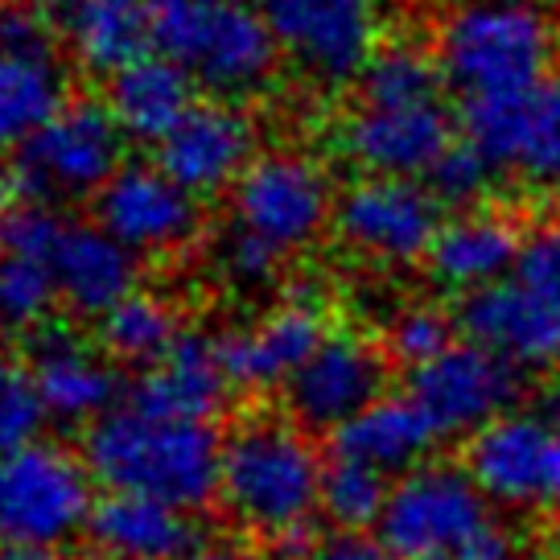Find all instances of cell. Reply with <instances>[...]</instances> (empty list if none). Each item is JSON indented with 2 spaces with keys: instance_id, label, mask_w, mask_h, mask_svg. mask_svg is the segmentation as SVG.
Wrapping results in <instances>:
<instances>
[{
  "instance_id": "9c48e42d",
  "label": "cell",
  "mask_w": 560,
  "mask_h": 560,
  "mask_svg": "<svg viewBox=\"0 0 560 560\" xmlns=\"http://www.w3.org/2000/svg\"><path fill=\"white\" fill-rule=\"evenodd\" d=\"M494 527L487 494L462 462H424L392 482V499L375 536L396 560H454Z\"/></svg>"
},
{
  "instance_id": "ffe728a7",
  "label": "cell",
  "mask_w": 560,
  "mask_h": 560,
  "mask_svg": "<svg viewBox=\"0 0 560 560\" xmlns=\"http://www.w3.org/2000/svg\"><path fill=\"white\" fill-rule=\"evenodd\" d=\"M466 342L503 354L515 368L560 371V310L527 293L520 280H499L454 301Z\"/></svg>"
},
{
  "instance_id": "2e32d148",
  "label": "cell",
  "mask_w": 560,
  "mask_h": 560,
  "mask_svg": "<svg viewBox=\"0 0 560 560\" xmlns=\"http://www.w3.org/2000/svg\"><path fill=\"white\" fill-rule=\"evenodd\" d=\"M457 140V107L420 104V107H363L350 112L334 128L338 153L363 177H429L450 144Z\"/></svg>"
},
{
  "instance_id": "5b68a950",
  "label": "cell",
  "mask_w": 560,
  "mask_h": 560,
  "mask_svg": "<svg viewBox=\"0 0 560 560\" xmlns=\"http://www.w3.org/2000/svg\"><path fill=\"white\" fill-rule=\"evenodd\" d=\"M83 454L58 441H37L0 454V548L58 557L74 540H88L100 508Z\"/></svg>"
},
{
  "instance_id": "d6a6232c",
  "label": "cell",
  "mask_w": 560,
  "mask_h": 560,
  "mask_svg": "<svg viewBox=\"0 0 560 560\" xmlns=\"http://www.w3.org/2000/svg\"><path fill=\"white\" fill-rule=\"evenodd\" d=\"M46 424H50V412H46V400L37 392L30 359L13 354V350H0V454L46 441L42 438Z\"/></svg>"
},
{
  "instance_id": "ab89813d",
  "label": "cell",
  "mask_w": 560,
  "mask_h": 560,
  "mask_svg": "<svg viewBox=\"0 0 560 560\" xmlns=\"http://www.w3.org/2000/svg\"><path fill=\"white\" fill-rule=\"evenodd\" d=\"M0 560H62V557H42V552H21V548H0Z\"/></svg>"
},
{
  "instance_id": "4fadbf2b",
  "label": "cell",
  "mask_w": 560,
  "mask_h": 560,
  "mask_svg": "<svg viewBox=\"0 0 560 560\" xmlns=\"http://www.w3.org/2000/svg\"><path fill=\"white\" fill-rule=\"evenodd\" d=\"M462 466L478 490L508 508L560 515V429L532 412H508L462 441Z\"/></svg>"
},
{
  "instance_id": "f35d334b",
  "label": "cell",
  "mask_w": 560,
  "mask_h": 560,
  "mask_svg": "<svg viewBox=\"0 0 560 560\" xmlns=\"http://www.w3.org/2000/svg\"><path fill=\"white\" fill-rule=\"evenodd\" d=\"M186 560H264V557H260V552H252V548H244V544H231V540H202Z\"/></svg>"
},
{
  "instance_id": "5bb4252c",
  "label": "cell",
  "mask_w": 560,
  "mask_h": 560,
  "mask_svg": "<svg viewBox=\"0 0 560 560\" xmlns=\"http://www.w3.org/2000/svg\"><path fill=\"white\" fill-rule=\"evenodd\" d=\"M520 392H524V380H520L515 363L462 338L429 368L412 371L404 396L433 420L441 438L470 441L478 429L508 417V408L520 400Z\"/></svg>"
},
{
  "instance_id": "e575fe53",
  "label": "cell",
  "mask_w": 560,
  "mask_h": 560,
  "mask_svg": "<svg viewBox=\"0 0 560 560\" xmlns=\"http://www.w3.org/2000/svg\"><path fill=\"white\" fill-rule=\"evenodd\" d=\"M490 174H494V165L487 161V153L474 144V140L457 137L450 144V153L429 170V194L438 198L441 210H457V214H466V210L482 207L490 194Z\"/></svg>"
},
{
  "instance_id": "603a6c76",
  "label": "cell",
  "mask_w": 560,
  "mask_h": 560,
  "mask_svg": "<svg viewBox=\"0 0 560 560\" xmlns=\"http://www.w3.org/2000/svg\"><path fill=\"white\" fill-rule=\"evenodd\" d=\"M104 104L112 120L120 124L124 140L158 149L202 100H198V83L186 70L161 58L158 50H149L107 79Z\"/></svg>"
},
{
  "instance_id": "b9f144b4",
  "label": "cell",
  "mask_w": 560,
  "mask_h": 560,
  "mask_svg": "<svg viewBox=\"0 0 560 560\" xmlns=\"http://www.w3.org/2000/svg\"><path fill=\"white\" fill-rule=\"evenodd\" d=\"M4 4H9V0H0V9H4Z\"/></svg>"
},
{
  "instance_id": "8992f818",
  "label": "cell",
  "mask_w": 560,
  "mask_h": 560,
  "mask_svg": "<svg viewBox=\"0 0 560 560\" xmlns=\"http://www.w3.org/2000/svg\"><path fill=\"white\" fill-rule=\"evenodd\" d=\"M124 144L128 140L104 100L70 95V104L9 158V182L37 207L95 202V194L124 170Z\"/></svg>"
},
{
  "instance_id": "52a82bcc",
  "label": "cell",
  "mask_w": 560,
  "mask_h": 560,
  "mask_svg": "<svg viewBox=\"0 0 560 560\" xmlns=\"http://www.w3.org/2000/svg\"><path fill=\"white\" fill-rule=\"evenodd\" d=\"M277 50L317 91L354 88L384 46V0H256Z\"/></svg>"
},
{
  "instance_id": "8d00e7d4",
  "label": "cell",
  "mask_w": 560,
  "mask_h": 560,
  "mask_svg": "<svg viewBox=\"0 0 560 560\" xmlns=\"http://www.w3.org/2000/svg\"><path fill=\"white\" fill-rule=\"evenodd\" d=\"M301 560H396V557L371 532H322Z\"/></svg>"
},
{
  "instance_id": "277c9868",
  "label": "cell",
  "mask_w": 560,
  "mask_h": 560,
  "mask_svg": "<svg viewBox=\"0 0 560 560\" xmlns=\"http://www.w3.org/2000/svg\"><path fill=\"white\" fill-rule=\"evenodd\" d=\"M149 42L190 74L198 91L244 104L280 67L277 37L252 0H153Z\"/></svg>"
},
{
  "instance_id": "30bf717a",
  "label": "cell",
  "mask_w": 560,
  "mask_h": 560,
  "mask_svg": "<svg viewBox=\"0 0 560 560\" xmlns=\"http://www.w3.org/2000/svg\"><path fill=\"white\" fill-rule=\"evenodd\" d=\"M396 363L380 338L330 330L314 359L284 384V412L310 433H338L368 408L392 396Z\"/></svg>"
},
{
  "instance_id": "3957f363",
  "label": "cell",
  "mask_w": 560,
  "mask_h": 560,
  "mask_svg": "<svg viewBox=\"0 0 560 560\" xmlns=\"http://www.w3.org/2000/svg\"><path fill=\"white\" fill-rule=\"evenodd\" d=\"M433 54L462 100L515 95L560 74V25L536 4H466L433 25Z\"/></svg>"
},
{
  "instance_id": "cb8c5ba5",
  "label": "cell",
  "mask_w": 560,
  "mask_h": 560,
  "mask_svg": "<svg viewBox=\"0 0 560 560\" xmlns=\"http://www.w3.org/2000/svg\"><path fill=\"white\" fill-rule=\"evenodd\" d=\"M441 433L433 420L420 412L408 396H387L363 417H354L330 438V457L342 462H359L368 470H380L384 478H404V474L420 470L424 462H433Z\"/></svg>"
},
{
  "instance_id": "7402d4cb",
  "label": "cell",
  "mask_w": 560,
  "mask_h": 560,
  "mask_svg": "<svg viewBox=\"0 0 560 560\" xmlns=\"http://www.w3.org/2000/svg\"><path fill=\"white\" fill-rule=\"evenodd\" d=\"M198 544L190 511L140 494H104L88 527L95 560H186Z\"/></svg>"
},
{
  "instance_id": "4316f807",
  "label": "cell",
  "mask_w": 560,
  "mask_h": 560,
  "mask_svg": "<svg viewBox=\"0 0 560 560\" xmlns=\"http://www.w3.org/2000/svg\"><path fill=\"white\" fill-rule=\"evenodd\" d=\"M67 104L62 50H0V158L30 144Z\"/></svg>"
},
{
  "instance_id": "6da1fadb",
  "label": "cell",
  "mask_w": 560,
  "mask_h": 560,
  "mask_svg": "<svg viewBox=\"0 0 560 560\" xmlns=\"http://www.w3.org/2000/svg\"><path fill=\"white\" fill-rule=\"evenodd\" d=\"M330 457L289 412H252L223 433L219 508L280 560H301L322 536V482Z\"/></svg>"
},
{
  "instance_id": "1f68e13d",
  "label": "cell",
  "mask_w": 560,
  "mask_h": 560,
  "mask_svg": "<svg viewBox=\"0 0 560 560\" xmlns=\"http://www.w3.org/2000/svg\"><path fill=\"white\" fill-rule=\"evenodd\" d=\"M457 317L454 305H433V301H412L400 305L396 314L387 317L380 342L392 354V363L404 368L408 375L420 368H429L433 359H441L450 347H457Z\"/></svg>"
},
{
  "instance_id": "d4e9b609",
  "label": "cell",
  "mask_w": 560,
  "mask_h": 560,
  "mask_svg": "<svg viewBox=\"0 0 560 560\" xmlns=\"http://www.w3.org/2000/svg\"><path fill=\"white\" fill-rule=\"evenodd\" d=\"M149 13L153 0H62L54 21L70 58L91 74L112 79L116 70L153 50Z\"/></svg>"
},
{
  "instance_id": "7a4b0ae2",
  "label": "cell",
  "mask_w": 560,
  "mask_h": 560,
  "mask_svg": "<svg viewBox=\"0 0 560 560\" xmlns=\"http://www.w3.org/2000/svg\"><path fill=\"white\" fill-rule=\"evenodd\" d=\"M83 462L104 494H140L198 515L219 503L223 433L214 420H182L124 400L83 433Z\"/></svg>"
},
{
  "instance_id": "e0dca14e",
  "label": "cell",
  "mask_w": 560,
  "mask_h": 560,
  "mask_svg": "<svg viewBox=\"0 0 560 560\" xmlns=\"http://www.w3.org/2000/svg\"><path fill=\"white\" fill-rule=\"evenodd\" d=\"M260 153V128L244 104L202 100L161 140L153 165L202 202V198L235 190V182L247 174V165Z\"/></svg>"
},
{
  "instance_id": "f546056e",
  "label": "cell",
  "mask_w": 560,
  "mask_h": 560,
  "mask_svg": "<svg viewBox=\"0 0 560 560\" xmlns=\"http://www.w3.org/2000/svg\"><path fill=\"white\" fill-rule=\"evenodd\" d=\"M54 305H58V284L50 260L0 247V334L34 338L54 326Z\"/></svg>"
},
{
  "instance_id": "60d3db41",
  "label": "cell",
  "mask_w": 560,
  "mask_h": 560,
  "mask_svg": "<svg viewBox=\"0 0 560 560\" xmlns=\"http://www.w3.org/2000/svg\"><path fill=\"white\" fill-rule=\"evenodd\" d=\"M9 194H13V182H9V177L0 174V219L9 214Z\"/></svg>"
},
{
  "instance_id": "74e56055",
  "label": "cell",
  "mask_w": 560,
  "mask_h": 560,
  "mask_svg": "<svg viewBox=\"0 0 560 560\" xmlns=\"http://www.w3.org/2000/svg\"><path fill=\"white\" fill-rule=\"evenodd\" d=\"M454 560H515V540H511L508 527L494 524V527H487L466 552H457Z\"/></svg>"
},
{
  "instance_id": "8fae6325",
  "label": "cell",
  "mask_w": 560,
  "mask_h": 560,
  "mask_svg": "<svg viewBox=\"0 0 560 560\" xmlns=\"http://www.w3.org/2000/svg\"><path fill=\"white\" fill-rule=\"evenodd\" d=\"M441 228V207L429 186L404 177H359L338 194L334 210V235L342 247L384 268L429 260Z\"/></svg>"
},
{
  "instance_id": "836d02e7",
  "label": "cell",
  "mask_w": 560,
  "mask_h": 560,
  "mask_svg": "<svg viewBox=\"0 0 560 560\" xmlns=\"http://www.w3.org/2000/svg\"><path fill=\"white\" fill-rule=\"evenodd\" d=\"M284 256L277 247L256 240L240 223H223L210 240V272L231 293H264L268 284H277Z\"/></svg>"
},
{
  "instance_id": "484cf974",
  "label": "cell",
  "mask_w": 560,
  "mask_h": 560,
  "mask_svg": "<svg viewBox=\"0 0 560 560\" xmlns=\"http://www.w3.org/2000/svg\"><path fill=\"white\" fill-rule=\"evenodd\" d=\"M231 380L219 359V338L186 330L153 371H144L128 400L182 420H214L228 404Z\"/></svg>"
},
{
  "instance_id": "7c38bea8",
  "label": "cell",
  "mask_w": 560,
  "mask_h": 560,
  "mask_svg": "<svg viewBox=\"0 0 560 560\" xmlns=\"http://www.w3.org/2000/svg\"><path fill=\"white\" fill-rule=\"evenodd\" d=\"M326 298L314 284H289L277 305H268L247 326L219 334V359L231 387L240 392H272L298 375L314 350L330 338Z\"/></svg>"
},
{
  "instance_id": "7bdbcfd3",
  "label": "cell",
  "mask_w": 560,
  "mask_h": 560,
  "mask_svg": "<svg viewBox=\"0 0 560 560\" xmlns=\"http://www.w3.org/2000/svg\"><path fill=\"white\" fill-rule=\"evenodd\" d=\"M0 223H4V219H0ZM0 247H4V244H0Z\"/></svg>"
},
{
  "instance_id": "ba28073f",
  "label": "cell",
  "mask_w": 560,
  "mask_h": 560,
  "mask_svg": "<svg viewBox=\"0 0 560 560\" xmlns=\"http://www.w3.org/2000/svg\"><path fill=\"white\" fill-rule=\"evenodd\" d=\"M330 170L305 149H264L231 190V223L277 247L280 256H298L334 228Z\"/></svg>"
},
{
  "instance_id": "d590c367",
  "label": "cell",
  "mask_w": 560,
  "mask_h": 560,
  "mask_svg": "<svg viewBox=\"0 0 560 560\" xmlns=\"http://www.w3.org/2000/svg\"><path fill=\"white\" fill-rule=\"evenodd\" d=\"M515 280L527 293L560 310V214H540L536 228L527 235L520 264H515Z\"/></svg>"
},
{
  "instance_id": "ac0fdd59",
  "label": "cell",
  "mask_w": 560,
  "mask_h": 560,
  "mask_svg": "<svg viewBox=\"0 0 560 560\" xmlns=\"http://www.w3.org/2000/svg\"><path fill=\"white\" fill-rule=\"evenodd\" d=\"M536 219H540V210L524 198H487L482 207L454 214L441 228L438 244L424 260L429 277L457 298L499 284L494 277H503L511 264H520V252H524Z\"/></svg>"
},
{
  "instance_id": "d6986e66",
  "label": "cell",
  "mask_w": 560,
  "mask_h": 560,
  "mask_svg": "<svg viewBox=\"0 0 560 560\" xmlns=\"http://www.w3.org/2000/svg\"><path fill=\"white\" fill-rule=\"evenodd\" d=\"M46 412L58 424H95L120 408V375L104 347L74 326H46L25 350Z\"/></svg>"
},
{
  "instance_id": "44dd1931",
  "label": "cell",
  "mask_w": 560,
  "mask_h": 560,
  "mask_svg": "<svg viewBox=\"0 0 560 560\" xmlns=\"http://www.w3.org/2000/svg\"><path fill=\"white\" fill-rule=\"evenodd\" d=\"M58 305L70 317L100 322L140 289V256L112 240L100 223L67 219L50 252Z\"/></svg>"
},
{
  "instance_id": "4dcf8cb0",
  "label": "cell",
  "mask_w": 560,
  "mask_h": 560,
  "mask_svg": "<svg viewBox=\"0 0 560 560\" xmlns=\"http://www.w3.org/2000/svg\"><path fill=\"white\" fill-rule=\"evenodd\" d=\"M387 499H392V482L380 470L330 457L326 482H322V520L330 524V532H371V527H380Z\"/></svg>"
},
{
  "instance_id": "9a60e30c",
  "label": "cell",
  "mask_w": 560,
  "mask_h": 560,
  "mask_svg": "<svg viewBox=\"0 0 560 560\" xmlns=\"http://www.w3.org/2000/svg\"><path fill=\"white\" fill-rule=\"evenodd\" d=\"M91 223L137 256H177L198 244L202 207L153 161H124V170L91 202Z\"/></svg>"
},
{
  "instance_id": "83f0119b",
  "label": "cell",
  "mask_w": 560,
  "mask_h": 560,
  "mask_svg": "<svg viewBox=\"0 0 560 560\" xmlns=\"http://www.w3.org/2000/svg\"><path fill=\"white\" fill-rule=\"evenodd\" d=\"M182 310L174 298L137 289L128 301H120L107 317L95 322V342L116 368H137L140 375L153 371L182 342Z\"/></svg>"
},
{
  "instance_id": "f1b7e54d",
  "label": "cell",
  "mask_w": 560,
  "mask_h": 560,
  "mask_svg": "<svg viewBox=\"0 0 560 560\" xmlns=\"http://www.w3.org/2000/svg\"><path fill=\"white\" fill-rule=\"evenodd\" d=\"M445 74L438 67L433 42L392 37L368 62L354 83V104L363 107H420L445 104Z\"/></svg>"
}]
</instances>
